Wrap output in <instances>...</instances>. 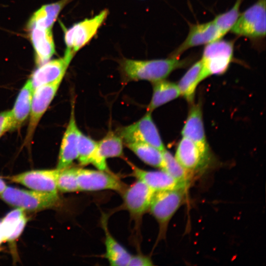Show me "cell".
I'll list each match as a JSON object with an SVG mask.
<instances>
[{
  "instance_id": "obj_1",
  "label": "cell",
  "mask_w": 266,
  "mask_h": 266,
  "mask_svg": "<svg viewBox=\"0 0 266 266\" xmlns=\"http://www.w3.org/2000/svg\"><path fill=\"white\" fill-rule=\"evenodd\" d=\"M187 61L170 57L166 59L121 60V72L127 81L146 80L152 83L165 80L173 70L183 66Z\"/></svg>"
},
{
  "instance_id": "obj_2",
  "label": "cell",
  "mask_w": 266,
  "mask_h": 266,
  "mask_svg": "<svg viewBox=\"0 0 266 266\" xmlns=\"http://www.w3.org/2000/svg\"><path fill=\"white\" fill-rule=\"evenodd\" d=\"M0 198L7 204L24 211H38L57 207L60 203L58 193L6 188Z\"/></svg>"
},
{
  "instance_id": "obj_3",
  "label": "cell",
  "mask_w": 266,
  "mask_h": 266,
  "mask_svg": "<svg viewBox=\"0 0 266 266\" xmlns=\"http://www.w3.org/2000/svg\"><path fill=\"white\" fill-rule=\"evenodd\" d=\"M64 77L43 85L34 90L29 121L23 146L31 148L35 130L55 97Z\"/></svg>"
},
{
  "instance_id": "obj_4",
  "label": "cell",
  "mask_w": 266,
  "mask_h": 266,
  "mask_svg": "<svg viewBox=\"0 0 266 266\" xmlns=\"http://www.w3.org/2000/svg\"><path fill=\"white\" fill-rule=\"evenodd\" d=\"M185 188L155 192L149 210L159 224L160 234L163 236L169 221L184 199Z\"/></svg>"
},
{
  "instance_id": "obj_5",
  "label": "cell",
  "mask_w": 266,
  "mask_h": 266,
  "mask_svg": "<svg viewBox=\"0 0 266 266\" xmlns=\"http://www.w3.org/2000/svg\"><path fill=\"white\" fill-rule=\"evenodd\" d=\"M108 15L104 9L98 14L73 24L65 30L64 40L66 51L74 55L95 35Z\"/></svg>"
},
{
  "instance_id": "obj_6",
  "label": "cell",
  "mask_w": 266,
  "mask_h": 266,
  "mask_svg": "<svg viewBox=\"0 0 266 266\" xmlns=\"http://www.w3.org/2000/svg\"><path fill=\"white\" fill-rule=\"evenodd\" d=\"M151 113L147 111L136 122L120 129L117 133L124 143H143L151 145L162 151L165 149Z\"/></svg>"
},
{
  "instance_id": "obj_7",
  "label": "cell",
  "mask_w": 266,
  "mask_h": 266,
  "mask_svg": "<svg viewBox=\"0 0 266 266\" xmlns=\"http://www.w3.org/2000/svg\"><path fill=\"white\" fill-rule=\"evenodd\" d=\"M266 0H258L239 15L231 29L234 34L251 38L266 35Z\"/></svg>"
},
{
  "instance_id": "obj_8",
  "label": "cell",
  "mask_w": 266,
  "mask_h": 266,
  "mask_svg": "<svg viewBox=\"0 0 266 266\" xmlns=\"http://www.w3.org/2000/svg\"><path fill=\"white\" fill-rule=\"evenodd\" d=\"M233 53L232 41L220 39L207 44L201 59L207 76L225 73L232 60Z\"/></svg>"
},
{
  "instance_id": "obj_9",
  "label": "cell",
  "mask_w": 266,
  "mask_h": 266,
  "mask_svg": "<svg viewBox=\"0 0 266 266\" xmlns=\"http://www.w3.org/2000/svg\"><path fill=\"white\" fill-rule=\"evenodd\" d=\"M155 192L142 181L137 180L120 193L123 207L129 212L137 226L140 225L144 214L149 209Z\"/></svg>"
},
{
  "instance_id": "obj_10",
  "label": "cell",
  "mask_w": 266,
  "mask_h": 266,
  "mask_svg": "<svg viewBox=\"0 0 266 266\" xmlns=\"http://www.w3.org/2000/svg\"><path fill=\"white\" fill-rule=\"evenodd\" d=\"M79 191L111 190L121 193L127 185L109 171L78 168Z\"/></svg>"
},
{
  "instance_id": "obj_11",
  "label": "cell",
  "mask_w": 266,
  "mask_h": 266,
  "mask_svg": "<svg viewBox=\"0 0 266 266\" xmlns=\"http://www.w3.org/2000/svg\"><path fill=\"white\" fill-rule=\"evenodd\" d=\"M59 170L37 169L24 172L9 177L13 182L21 184L32 190L58 193L57 179Z\"/></svg>"
},
{
  "instance_id": "obj_12",
  "label": "cell",
  "mask_w": 266,
  "mask_h": 266,
  "mask_svg": "<svg viewBox=\"0 0 266 266\" xmlns=\"http://www.w3.org/2000/svg\"><path fill=\"white\" fill-rule=\"evenodd\" d=\"M175 158L190 173L205 167L209 160L210 153L190 139L183 136L177 146Z\"/></svg>"
},
{
  "instance_id": "obj_13",
  "label": "cell",
  "mask_w": 266,
  "mask_h": 266,
  "mask_svg": "<svg viewBox=\"0 0 266 266\" xmlns=\"http://www.w3.org/2000/svg\"><path fill=\"white\" fill-rule=\"evenodd\" d=\"M224 36L213 21L192 25L185 40L171 54V57L179 58L190 48L208 44L220 39Z\"/></svg>"
},
{
  "instance_id": "obj_14",
  "label": "cell",
  "mask_w": 266,
  "mask_h": 266,
  "mask_svg": "<svg viewBox=\"0 0 266 266\" xmlns=\"http://www.w3.org/2000/svg\"><path fill=\"white\" fill-rule=\"evenodd\" d=\"M74 54L65 51L64 57L48 61L38 66L29 78L34 89L64 77Z\"/></svg>"
},
{
  "instance_id": "obj_15",
  "label": "cell",
  "mask_w": 266,
  "mask_h": 266,
  "mask_svg": "<svg viewBox=\"0 0 266 266\" xmlns=\"http://www.w3.org/2000/svg\"><path fill=\"white\" fill-rule=\"evenodd\" d=\"M74 106L73 102L69 120L61 143L57 166L59 170L70 166L77 158L78 143L81 132L75 121Z\"/></svg>"
},
{
  "instance_id": "obj_16",
  "label": "cell",
  "mask_w": 266,
  "mask_h": 266,
  "mask_svg": "<svg viewBox=\"0 0 266 266\" xmlns=\"http://www.w3.org/2000/svg\"><path fill=\"white\" fill-rule=\"evenodd\" d=\"M129 164L132 176L144 182L155 192L187 187V185L177 181L164 170H146Z\"/></svg>"
},
{
  "instance_id": "obj_17",
  "label": "cell",
  "mask_w": 266,
  "mask_h": 266,
  "mask_svg": "<svg viewBox=\"0 0 266 266\" xmlns=\"http://www.w3.org/2000/svg\"><path fill=\"white\" fill-rule=\"evenodd\" d=\"M30 38L33 47L36 64L39 66L54 55L55 48L51 29L28 25Z\"/></svg>"
},
{
  "instance_id": "obj_18",
  "label": "cell",
  "mask_w": 266,
  "mask_h": 266,
  "mask_svg": "<svg viewBox=\"0 0 266 266\" xmlns=\"http://www.w3.org/2000/svg\"><path fill=\"white\" fill-rule=\"evenodd\" d=\"M123 143L118 133L108 132L98 142L97 154L92 164L99 170L109 171L106 160L108 158L123 157Z\"/></svg>"
},
{
  "instance_id": "obj_19",
  "label": "cell",
  "mask_w": 266,
  "mask_h": 266,
  "mask_svg": "<svg viewBox=\"0 0 266 266\" xmlns=\"http://www.w3.org/2000/svg\"><path fill=\"white\" fill-rule=\"evenodd\" d=\"M181 133L183 137L190 139L201 149L209 151L199 104L194 105L190 109Z\"/></svg>"
},
{
  "instance_id": "obj_20",
  "label": "cell",
  "mask_w": 266,
  "mask_h": 266,
  "mask_svg": "<svg viewBox=\"0 0 266 266\" xmlns=\"http://www.w3.org/2000/svg\"><path fill=\"white\" fill-rule=\"evenodd\" d=\"M34 90L29 79L20 90L11 110L13 121L12 131L20 130L29 117Z\"/></svg>"
},
{
  "instance_id": "obj_21",
  "label": "cell",
  "mask_w": 266,
  "mask_h": 266,
  "mask_svg": "<svg viewBox=\"0 0 266 266\" xmlns=\"http://www.w3.org/2000/svg\"><path fill=\"white\" fill-rule=\"evenodd\" d=\"M101 219L102 227L105 233L104 257L111 266H128L131 255L111 234L107 228L105 216L103 215Z\"/></svg>"
},
{
  "instance_id": "obj_22",
  "label": "cell",
  "mask_w": 266,
  "mask_h": 266,
  "mask_svg": "<svg viewBox=\"0 0 266 266\" xmlns=\"http://www.w3.org/2000/svg\"><path fill=\"white\" fill-rule=\"evenodd\" d=\"M206 77L207 75L200 60L187 70L177 84L180 95L189 102H192L198 85Z\"/></svg>"
},
{
  "instance_id": "obj_23",
  "label": "cell",
  "mask_w": 266,
  "mask_h": 266,
  "mask_svg": "<svg viewBox=\"0 0 266 266\" xmlns=\"http://www.w3.org/2000/svg\"><path fill=\"white\" fill-rule=\"evenodd\" d=\"M71 0H61L42 6L33 14L28 25H35L52 29L61 10Z\"/></svg>"
},
{
  "instance_id": "obj_24",
  "label": "cell",
  "mask_w": 266,
  "mask_h": 266,
  "mask_svg": "<svg viewBox=\"0 0 266 266\" xmlns=\"http://www.w3.org/2000/svg\"><path fill=\"white\" fill-rule=\"evenodd\" d=\"M153 94L147 107V111L153 110L171 101L179 96L177 84L165 80L153 83Z\"/></svg>"
},
{
  "instance_id": "obj_25",
  "label": "cell",
  "mask_w": 266,
  "mask_h": 266,
  "mask_svg": "<svg viewBox=\"0 0 266 266\" xmlns=\"http://www.w3.org/2000/svg\"><path fill=\"white\" fill-rule=\"evenodd\" d=\"M27 223L24 210L16 208L9 212L0 222L4 240L13 241L23 232Z\"/></svg>"
},
{
  "instance_id": "obj_26",
  "label": "cell",
  "mask_w": 266,
  "mask_h": 266,
  "mask_svg": "<svg viewBox=\"0 0 266 266\" xmlns=\"http://www.w3.org/2000/svg\"><path fill=\"white\" fill-rule=\"evenodd\" d=\"M125 144L145 164L162 169L164 160L162 151L146 143H129Z\"/></svg>"
},
{
  "instance_id": "obj_27",
  "label": "cell",
  "mask_w": 266,
  "mask_h": 266,
  "mask_svg": "<svg viewBox=\"0 0 266 266\" xmlns=\"http://www.w3.org/2000/svg\"><path fill=\"white\" fill-rule=\"evenodd\" d=\"M164 170L177 181L187 186L189 173L179 163L175 157L166 149L162 151Z\"/></svg>"
},
{
  "instance_id": "obj_28",
  "label": "cell",
  "mask_w": 266,
  "mask_h": 266,
  "mask_svg": "<svg viewBox=\"0 0 266 266\" xmlns=\"http://www.w3.org/2000/svg\"><path fill=\"white\" fill-rule=\"evenodd\" d=\"M98 142L88 137L81 132L78 143L77 158L81 165L92 164L97 154Z\"/></svg>"
},
{
  "instance_id": "obj_29",
  "label": "cell",
  "mask_w": 266,
  "mask_h": 266,
  "mask_svg": "<svg viewBox=\"0 0 266 266\" xmlns=\"http://www.w3.org/2000/svg\"><path fill=\"white\" fill-rule=\"evenodd\" d=\"M77 170V167L70 166L59 170L57 179L58 190L65 193L79 191Z\"/></svg>"
},
{
  "instance_id": "obj_30",
  "label": "cell",
  "mask_w": 266,
  "mask_h": 266,
  "mask_svg": "<svg viewBox=\"0 0 266 266\" xmlns=\"http://www.w3.org/2000/svg\"><path fill=\"white\" fill-rule=\"evenodd\" d=\"M242 1V0H236L231 9L217 15L213 20L224 35L231 30L238 18Z\"/></svg>"
},
{
  "instance_id": "obj_31",
  "label": "cell",
  "mask_w": 266,
  "mask_h": 266,
  "mask_svg": "<svg viewBox=\"0 0 266 266\" xmlns=\"http://www.w3.org/2000/svg\"><path fill=\"white\" fill-rule=\"evenodd\" d=\"M13 123L11 110L0 113V139L6 132L12 130Z\"/></svg>"
},
{
  "instance_id": "obj_32",
  "label": "cell",
  "mask_w": 266,
  "mask_h": 266,
  "mask_svg": "<svg viewBox=\"0 0 266 266\" xmlns=\"http://www.w3.org/2000/svg\"><path fill=\"white\" fill-rule=\"evenodd\" d=\"M153 265L150 257L142 254L131 255L128 266H151Z\"/></svg>"
},
{
  "instance_id": "obj_33",
  "label": "cell",
  "mask_w": 266,
  "mask_h": 266,
  "mask_svg": "<svg viewBox=\"0 0 266 266\" xmlns=\"http://www.w3.org/2000/svg\"><path fill=\"white\" fill-rule=\"evenodd\" d=\"M7 186L4 180L0 177V195L5 190Z\"/></svg>"
},
{
  "instance_id": "obj_34",
  "label": "cell",
  "mask_w": 266,
  "mask_h": 266,
  "mask_svg": "<svg viewBox=\"0 0 266 266\" xmlns=\"http://www.w3.org/2000/svg\"><path fill=\"white\" fill-rule=\"evenodd\" d=\"M3 241H4V238H3V235H2V232H1V227H0V244Z\"/></svg>"
}]
</instances>
